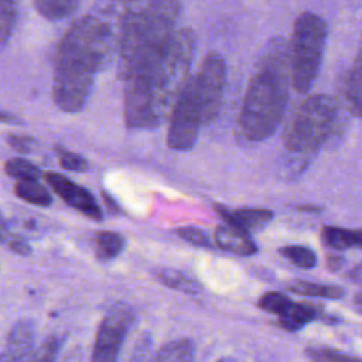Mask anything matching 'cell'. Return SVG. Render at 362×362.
Wrapping results in <instances>:
<instances>
[{
  "instance_id": "obj_1",
  "label": "cell",
  "mask_w": 362,
  "mask_h": 362,
  "mask_svg": "<svg viewBox=\"0 0 362 362\" xmlns=\"http://www.w3.org/2000/svg\"><path fill=\"white\" fill-rule=\"evenodd\" d=\"M107 21L86 14L75 20L59 40L54 58L52 96L66 113L81 110L90 95L112 45Z\"/></svg>"
},
{
  "instance_id": "obj_2",
  "label": "cell",
  "mask_w": 362,
  "mask_h": 362,
  "mask_svg": "<svg viewBox=\"0 0 362 362\" xmlns=\"http://www.w3.org/2000/svg\"><path fill=\"white\" fill-rule=\"evenodd\" d=\"M194 52V33L175 30L156 65L124 81V120L129 127L151 129L165 119L188 78Z\"/></svg>"
},
{
  "instance_id": "obj_3",
  "label": "cell",
  "mask_w": 362,
  "mask_h": 362,
  "mask_svg": "<svg viewBox=\"0 0 362 362\" xmlns=\"http://www.w3.org/2000/svg\"><path fill=\"white\" fill-rule=\"evenodd\" d=\"M288 49L281 38H274L259 58L238 117L246 141H263L277 130L288 100Z\"/></svg>"
},
{
  "instance_id": "obj_4",
  "label": "cell",
  "mask_w": 362,
  "mask_h": 362,
  "mask_svg": "<svg viewBox=\"0 0 362 362\" xmlns=\"http://www.w3.org/2000/svg\"><path fill=\"white\" fill-rule=\"evenodd\" d=\"M178 1L130 4L122 18L119 75L123 81L151 69L164 54L180 14Z\"/></svg>"
},
{
  "instance_id": "obj_5",
  "label": "cell",
  "mask_w": 362,
  "mask_h": 362,
  "mask_svg": "<svg viewBox=\"0 0 362 362\" xmlns=\"http://www.w3.org/2000/svg\"><path fill=\"white\" fill-rule=\"evenodd\" d=\"M338 112V102L331 95L317 93L308 96L297 107L286 127V148L296 156L315 153L334 132Z\"/></svg>"
},
{
  "instance_id": "obj_6",
  "label": "cell",
  "mask_w": 362,
  "mask_h": 362,
  "mask_svg": "<svg viewBox=\"0 0 362 362\" xmlns=\"http://www.w3.org/2000/svg\"><path fill=\"white\" fill-rule=\"evenodd\" d=\"M327 41L325 20L311 11L301 13L294 25L288 52V74L293 88L305 93L314 85Z\"/></svg>"
},
{
  "instance_id": "obj_7",
  "label": "cell",
  "mask_w": 362,
  "mask_h": 362,
  "mask_svg": "<svg viewBox=\"0 0 362 362\" xmlns=\"http://www.w3.org/2000/svg\"><path fill=\"white\" fill-rule=\"evenodd\" d=\"M202 124V110L197 96L194 76H188L171 107L167 132L168 147L178 151L192 148Z\"/></svg>"
},
{
  "instance_id": "obj_8",
  "label": "cell",
  "mask_w": 362,
  "mask_h": 362,
  "mask_svg": "<svg viewBox=\"0 0 362 362\" xmlns=\"http://www.w3.org/2000/svg\"><path fill=\"white\" fill-rule=\"evenodd\" d=\"M197 96L201 103L202 122L209 124L219 113L226 83V65L218 52H209L194 75Z\"/></svg>"
},
{
  "instance_id": "obj_9",
  "label": "cell",
  "mask_w": 362,
  "mask_h": 362,
  "mask_svg": "<svg viewBox=\"0 0 362 362\" xmlns=\"http://www.w3.org/2000/svg\"><path fill=\"white\" fill-rule=\"evenodd\" d=\"M132 322V308L127 304L115 305L103 317L98 328L90 362H117Z\"/></svg>"
},
{
  "instance_id": "obj_10",
  "label": "cell",
  "mask_w": 362,
  "mask_h": 362,
  "mask_svg": "<svg viewBox=\"0 0 362 362\" xmlns=\"http://www.w3.org/2000/svg\"><path fill=\"white\" fill-rule=\"evenodd\" d=\"M44 177L47 184L65 204H68L92 221L100 222L103 219L102 209L89 189L74 182L72 180L59 173H47Z\"/></svg>"
},
{
  "instance_id": "obj_11",
  "label": "cell",
  "mask_w": 362,
  "mask_h": 362,
  "mask_svg": "<svg viewBox=\"0 0 362 362\" xmlns=\"http://www.w3.org/2000/svg\"><path fill=\"white\" fill-rule=\"evenodd\" d=\"M35 328L31 320H20L8 331L0 362H27L34 351Z\"/></svg>"
},
{
  "instance_id": "obj_12",
  "label": "cell",
  "mask_w": 362,
  "mask_h": 362,
  "mask_svg": "<svg viewBox=\"0 0 362 362\" xmlns=\"http://www.w3.org/2000/svg\"><path fill=\"white\" fill-rule=\"evenodd\" d=\"M214 208L225 219L226 225H230L246 233L263 229L273 219V215H274L270 209H264V208L229 209L219 204H216Z\"/></svg>"
},
{
  "instance_id": "obj_13",
  "label": "cell",
  "mask_w": 362,
  "mask_h": 362,
  "mask_svg": "<svg viewBox=\"0 0 362 362\" xmlns=\"http://www.w3.org/2000/svg\"><path fill=\"white\" fill-rule=\"evenodd\" d=\"M215 243L230 253L239 256H252L257 253V245L250 239L249 233L230 225H219L215 229Z\"/></svg>"
},
{
  "instance_id": "obj_14",
  "label": "cell",
  "mask_w": 362,
  "mask_h": 362,
  "mask_svg": "<svg viewBox=\"0 0 362 362\" xmlns=\"http://www.w3.org/2000/svg\"><path fill=\"white\" fill-rule=\"evenodd\" d=\"M317 317L318 308L315 305L308 303H296L293 300L277 315L281 328L288 332L300 331Z\"/></svg>"
},
{
  "instance_id": "obj_15",
  "label": "cell",
  "mask_w": 362,
  "mask_h": 362,
  "mask_svg": "<svg viewBox=\"0 0 362 362\" xmlns=\"http://www.w3.org/2000/svg\"><path fill=\"white\" fill-rule=\"evenodd\" d=\"M321 240L325 246L335 250H346L362 246V235L359 229H345L339 226L325 225L321 229Z\"/></svg>"
},
{
  "instance_id": "obj_16",
  "label": "cell",
  "mask_w": 362,
  "mask_h": 362,
  "mask_svg": "<svg viewBox=\"0 0 362 362\" xmlns=\"http://www.w3.org/2000/svg\"><path fill=\"white\" fill-rule=\"evenodd\" d=\"M195 344L189 338H177L161 346L154 362H194Z\"/></svg>"
},
{
  "instance_id": "obj_17",
  "label": "cell",
  "mask_w": 362,
  "mask_h": 362,
  "mask_svg": "<svg viewBox=\"0 0 362 362\" xmlns=\"http://www.w3.org/2000/svg\"><path fill=\"white\" fill-rule=\"evenodd\" d=\"M13 189L20 199L28 204H33L37 206H49L52 204L51 192L37 180L17 181Z\"/></svg>"
},
{
  "instance_id": "obj_18",
  "label": "cell",
  "mask_w": 362,
  "mask_h": 362,
  "mask_svg": "<svg viewBox=\"0 0 362 362\" xmlns=\"http://www.w3.org/2000/svg\"><path fill=\"white\" fill-rule=\"evenodd\" d=\"M361 55H358L344 83L345 100L351 115L355 117L361 115Z\"/></svg>"
},
{
  "instance_id": "obj_19",
  "label": "cell",
  "mask_w": 362,
  "mask_h": 362,
  "mask_svg": "<svg viewBox=\"0 0 362 362\" xmlns=\"http://www.w3.org/2000/svg\"><path fill=\"white\" fill-rule=\"evenodd\" d=\"M154 274L164 286H167L173 290H178V291H182L187 294H195L201 290V286L198 284L197 280H194L192 277H189L188 274H185L180 270L160 267L154 272Z\"/></svg>"
},
{
  "instance_id": "obj_20",
  "label": "cell",
  "mask_w": 362,
  "mask_h": 362,
  "mask_svg": "<svg viewBox=\"0 0 362 362\" xmlns=\"http://www.w3.org/2000/svg\"><path fill=\"white\" fill-rule=\"evenodd\" d=\"M95 253L99 260H110L120 255L124 247L122 235L112 230H100L95 235Z\"/></svg>"
},
{
  "instance_id": "obj_21",
  "label": "cell",
  "mask_w": 362,
  "mask_h": 362,
  "mask_svg": "<svg viewBox=\"0 0 362 362\" xmlns=\"http://www.w3.org/2000/svg\"><path fill=\"white\" fill-rule=\"evenodd\" d=\"M33 4L40 16L52 21L72 16L79 7L74 0H35Z\"/></svg>"
},
{
  "instance_id": "obj_22",
  "label": "cell",
  "mask_w": 362,
  "mask_h": 362,
  "mask_svg": "<svg viewBox=\"0 0 362 362\" xmlns=\"http://www.w3.org/2000/svg\"><path fill=\"white\" fill-rule=\"evenodd\" d=\"M288 290L300 296L332 298V300L341 298L344 296V290L338 286H328V284H320V283H311V281H303V280L291 283L288 286Z\"/></svg>"
},
{
  "instance_id": "obj_23",
  "label": "cell",
  "mask_w": 362,
  "mask_h": 362,
  "mask_svg": "<svg viewBox=\"0 0 362 362\" xmlns=\"http://www.w3.org/2000/svg\"><path fill=\"white\" fill-rule=\"evenodd\" d=\"M279 253L300 269H313L317 266V262H318L315 252L301 245H290V246L279 247Z\"/></svg>"
},
{
  "instance_id": "obj_24",
  "label": "cell",
  "mask_w": 362,
  "mask_h": 362,
  "mask_svg": "<svg viewBox=\"0 0 362 362\" xmlns=\"http://www.w3.org/2000/svg\"><path fill=\"white\" fill-rule=\"evenodd\" d=\"M3 168L8 177L16 178L17 181L38 180L41 175V170L34 163H31L25 158H20V157L7 160L3 165Z\"/></svg>"
},
{
  "instance_id": "obj_25",
  "label": "cell",
  "mask_w": 362,
  "mask_h": 362,
  "mask_svg": "<svg viewBox=\"0 0 362 362\" xmlns=\"http://www.w3.org/2000/svg\"><path fill=\"white\" fill-rule=\"evenodd\" d=\"M17 4L14 1H0V49L8 42L17 21Z\"/></svg>"
},
{
  "instance_id": "obj_26",
  "label": "cell",
  "mask_w": 362,
  "mask_h": 362,
  "mask_svg": "<svg viewBox=\"0 0 362 362\" xmlns=\"http://www.w3.org/2000/svg\"><path fill=\"white\" fill-rule=\"evenodd\" d=\"M307 355L310 359L315 362H361L359 358L356 356H352L339 349L327 348V346L308 348Z\"/></svg>"
},
{
  "instance_id": "obj_27",
  "label": "cell",
  "mask_w": 362,
  "mask_h": 362,
  "mask_svg": "<svg viewBox=\"0 0 362 362\" xmlns=\"http://www.w3.org/2000/svg\"><path fill=\"white\" fill-rule=\"evenodd\" d=\"M290 301L291 298L280 291H267L259 298L257 304L263 311L279 315Z\"/></svg>"
},
{
  "instance_id": "obj_28",
  "label": "cell",
  "mask_w": 362,
  "mask_h": 362,
  "mask_svg": "<svg viewBox=\"0 0 362 362\" xmlns=\"http://www.w3.org/2000/svg\"><path fill=\"white\" fill-rule=\"evenodd\" d=\"M59 349V339L57 337L47 338L40 348L34 349L27 362H55Z\"/></svg>"
},
{
  "instance_id": "obj_29",
  "label": "cell",
  "mask_w": 362,
  "mask_h": 362,
  "mask_svg": "<svg viewBox=\"0 0 362 362\" xmlns=\"http://www.w3.org/2000/svg\"><path fill=\"white\" fill-rule=\"evenodd\" d=\"M57 156H58L59 165L64 170L75 171V173H83L88 168V161L78 153H74V151L58 147L57 148Z\"/></svg>"
},
{
  "instance_id": "obj_30",
  "label": "cell",
  "mask_w": 362,
  "mask_h": 362,
  "mask_svg": "<svg viewBox=\"0 0 362 362\" xmlns=\"http://www.w3.org/2000/svg\"><path fill=\"white\" fill-rule=\"evenodd\" d=\"M175 233L184 239L185 242L191 243V245H195V246H202V247H209L212 246L208 235L199 229V228H195V226H182V228H178L175 229Z\"/></svg>"
},
{
  "instance_id": "obj_31",
  "label": "cell",
  "mask_w": 362,
  "mask_h": 362,
  "mask_svg": "<svg viewBox=\"0 0 362 362\" xmlns=\"http://www.w3.org/2000/svg\"><path fill=\"white\" fill-rule=\"evenodd\" d=\"M6 141L13 150L23 154L34 151L37 146V140L34 137L28 134H21V133H8L6 136Z\"/></svg>"
},
{
  "instance_id": "obj_32",
  "label": "cell",
  "mask_w": 362,
  "mask_h": 362,
  "mask_svg": "<svg viewBox=\"0 0 362 362\" xmlns=\"http://www.w3.org/2000/svg\"><path fill=\"white\" fill-rule=\"evenodd\" d=\"M6 245L8 246V249H10L13 253L20 255V256H27V255H30V252H31L30 245H28L23 238L16 236V235H11Z\"/></svg>"
},
{
  "instance_id": "obj_33",
  "label": "cell",
  "mask_w": 362,
  "mask_h": 362,
  "mask_svg": "<svg viewBox=\"0 0 362 362\" xmlns=\"http://www.w3.org/2000/svg\"><path fill=\"white\" fill-rule=\"evenodd\" d=\"M345 263V259L339 255H328L327 256V266L331 269V270H339Z\"/></svg>"
},
{
  "instance_id": "obj_34",
  "label": "cell",
  "mask_w": 362,
  "mask_h": 362,
  "mask_svg": "<svg viewBox=\"0 0 362 362\" xmlns=\"http://www.w3.org/2000/svg\"><path fill=\"white\" fill-rule=\"evenodd\" d=\"M10 236H11V233H10V230L7 228V223H6V219H4V216L0 211V245H6L7 240L10 239Z\"/></svg>"
},
{
  "instance_id": "obj_35",
  "label": "cell",
  "mask_w": 362,
  "mask_h": 362,
  "mask_svg": "<svg viewBox=\"0 0 362 362\" xmlns=\"http://www.w3.org/2000/svg\"><path fill=\"white\" fill-rule=\"evenodd\" d=\"M0 123H20V119L16 117L13 113L10 112H4L0 109Z\"/></svg>"
},
{
  "instance_id": "obj_36",
  "label": "cell",
  "mask_w": 362,
  "mask_h": 362,
  "mask_svg": "<svg viewBox=\"0 0 362 362\" xmlns=\"http://www.w3.org/2000/svg\"><path fill=\"white\" fill-rule=\"evenodd\" d=\"M102 197H103V201L106 202V206H107L112 212H113V211H115V212H116V211H119V208H117V205H116L115 199H113L112 197H109V195H107V192H105V191H103V192H102Z\"/></svg>"
},
{
  "instance_id": "obj_37",
  "label": "cell",
  "mask_w": 362,
  "mask_h": 362,
  "mask_svg": "<svg viewBox=\"0 0 362 362\" xmlns=\"http://www.w3.org/2000/svg\"><path fill=\"white\" fill-rule=\"evenodd\" d=\"M298 211H303V212H314V214H317V212H321V211H322V208L315 206V205H301V206H298Z\"/></svg>"
},
{
  "instance_id": "obj_38",
  "label": "cell",
  "mask_w": 362,
  "mask_h": 362,
  "mask_svg": "<svg viewBox=\"0 0 362 362\" xmlns=\"http://www.w3.org/2000/svg\"><path fill=\"white\" fill-rule=\"evenodd\" d=\"M351 277H355L356 281L361 280V264H356L351 273Z\"/></svg>"
},
{
  "instance_id": "obj_39",
  "label": "cell",
  "mask_w": 362,
  "mask_h": 362,
  "mask_svg": "<svg viewBox=\"0 0 362 362\" xmlns=\"http://www.w3.org/2000/svg\"><path fill=\"white\" fill-rule=\"evenodd\" d=\"M216 362H229L228 359H219V361H216Z\"/></svg>"
}]
</instances>
